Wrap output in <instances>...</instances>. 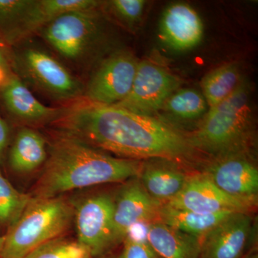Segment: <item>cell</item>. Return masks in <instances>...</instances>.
Here are the masks:
<instances>
[{"mask_svg":"<svg viewBox=\"0 0 258 258\" xmlns=\"http://www.w3.org/2000/svg\"><path fill=\"white\" fill-rule=\"evenodd\" d=\"M15 76L13 47L0 36V91Z\"/></svg>","mask_w":258,"mask_h":258,"instance_id":"28","label":"cell"},{"mask_svg":"<svg viewBox=\"0 0 258 258\" xmlns=\"http://www.w3.org/2000/svg\"><path fill=\"white\" fill-rule=\"evenodd\" d=\"M31 199V195L18 191L0 170V225L14 224Z\"/></svg>","mask_w":258,"mask_h":258,"instance_id":"23","label":"cell"},{"mask_svg":"<svg viewBox=\"0 0 258 258\" xmlns=\"http://www.w3.org/2000/svg\"><path fill=\"white\" fill-rule=\"evenodd\" d=\"M74 219V205L62 197L31 196L26 208L5 235L0 258H24L47 241L62 236Z\"/></svg>","mask_w":258,"mask_h":258,"instance_id":"5","label":"cell"},{"mask_svg":"<svg viewBox=\"0 0 258 258\" xmlns=\"http://www.w3.org/2000/svg\"><path fill=\"white\" fill-rule=\"evenodd\" d=\"M15 74L30 90L69 104L83 98L84 83L46 46L31 38L13 46Z\"/></svg>","mask_w":258,"mask_h":258,"instance_id":"4","label":"cell"},{"mask_svg":"<svg viewBox=\"0 0 258 258\" xmlns=\"http://www.w3.org/2000/svg\"><path fill=\"white\" fill-rule=\"evenodd\" d=\"M235 212L204 214L171 208L162 204L159 210V221L189 235L202 238L224 219Z\"/></svg>","mask_w":258,"mask_h":258,"instance_id":"20","label":"cell"},{"mask_svg":"<svg viewBox=\"0 0 258 258\" xmlns=\"http://www.w3.org/2000/svg\"><path fill=\"white\" fill-rule=\"evenodd\" d=\"M10 129L6 120L0 116V164L4 160L5 153L9 146Z\"/></svg>","mask_w":258,"mask_h":258,"instance_id":"29","label":"cell"},{"mask_svg":"<svg viewBox=\"0 0 258 258\" xmlns=\"http://www.w3.org/2000/svg\"><path fill=\"white\" fill-rule=\"evenodd\" d=\"M164 205L172 208L204 214L249 213L256 205L227 195L214 184L206 174L188 176L183 189Z\"/></svg>","mask_w":258,"mask_h":258,"instance_id":"10","label":"cell"},{"mask_svg":"<svg viewBox=\"0 0 258 258\" xmlns=\"http://www.w3.org/2000/svg\"><path fill=\"white\" fill-rule=\"evenodd\" d=\"M142 166L140 161L113 157L55 131L43 170L30 195L55 198L73 190L128 181L138 177Z\"/></svg>","mask_w":258,"mask_h":258,"instance_id":"2","label":"cell"},{"mask_svg":"<svg viewBox=\"0 0 258 258\" xmlns=\"http://www.w3.org/2000/svg\"><path fill=\"white\" fill-rule=\"evenodd\" d=\"M101 5L64 13L37 34L69 69L83 71L96 64L104 39Z\"/></svg>","mask_w":258,"mask_h":258,"instance_id":"3","label":"cell"},{"mask_svg":"<svg viewBox=\"0 0 258 258\" xmlns=\"http://www.w3.org/2000/svg\"><path fill=\"white\" fill-rule=\"evenodd\" d=\"M203 21L195 10L185 3L169 5L163 13L159 23L161 41L175 51L193 48L201 42Z\"/></svg>","mask_w":258,"mask_h":258,"instance_id":"15","label":"cell"},{"mask_svg":"<svg viewBox=\"0 0 258 258\" xmlns=\"http://www.w3.org/2000/svg\"><path fill=\"white\" fill-rule=\"evenodd\" d=\"M30 2V0H0V36L8 43Z\"/></svg>","mask_w":258,"mask_h":258,"instance_id":"26","label":"cell"},{"mask_svg":"<svg viewBox=\"0 0 258 258\" xmlns=\"http://www.w3.org/2000/svg\"><path fill=\"white\" fill-rule=\"evenodd\" d=\"M101 5V2L95 0H30L8 43L13 47L31 38L52 20L68 12L96 8Z\"/></svg>","mask_w":258,"mask_h":258,"instance_id":"16","label":"cell"},{"mask_svg":"<svg viewBox=\"0 0 258 258\" xmlns=\"http://www.w3.org/2000/svg\"><path fill=\"white\" fill-rule=\"evenodd\" d=\"M243 81L237 64H224L210 71L201 83L203 95L209 108L217 106L228 98Z\"/></svg>","mask_w":258,"mask_h":258,"instance_id":"21","label":"cell"},{"mask_svg":"<svg viewBox=\"0 0 258 258\" xmlns=\"http://www.w3.org/2000/svg\"><path fill=\"white\" fill-rule=\"evenodd\" d=\"M243 258H257V254L254 253H250L247 254V255H246L245 257Z\"/></svg>","mask_w":258,"mask_h":258,"instance_id":"31","label":"cell"},{"mask_svg":"<svg viewBox=\"0 0 258 258\" xmlns=\"http://www.w3.org/2000/svg\"><path fill=\"white\" fill-rule=\"evenodd\" d=\"M50 125L103 152L134 160H176L186 157L191 148L179 131L152 115L83 98L64 105L62 114Z\"/></svg>","mask_w":258,"mask_h":258,"instance_id":"1","label":"cell"},{"mask_svg":"<svg viewBox=\"0 0 258 258\" xmlns=\"http://www.w3.org/2000/svg\"><path fill=\"white\" fill-rule=\"evenodd\" d=\"M114 200L113 240L114 246L123 242L133 226L158 217L161 204L153 199L138 177L128 180Z\"/></svg>","mask_w":258,"mask_h":258,"instance_id":"11","label":"cell"},{"mask_svg":"<svg viewBox=\"0 0 258 258\" xmlns=\"http://www.w3.org/2000/svg\"><path fill=\"white\" fill-rule=\"evenodd\" d=\"M139 176L147 193L161 205L180 192L189 176L176 166L164 161L142 165Z\"/></svg>","mask_w":258,"mask_h":258,"instance_id":"19","label":"cell"},{"mask_svg":"<svg viewBox=\"0 0 258 258\" xmlns=\"http://www.w3.org/2000/svg\"><path fill=\"white\" fill-rule=\"evenodd\" d=\"M249 98V84L243 81L228 98L209 108L203 123L187 138L191 147L220 157L237 152L250 126Z\"/></svg>","mask_w":258,"mask_h":258,"instance_id":"6","label":"cell"},{"mask_svg":"<svg viewBox=\"0 0 258 258\" xmlns=\"http://www.w3.org/2000/svg\"><path fill=\"white\" fill-rule=\"evenodd\" d=\"M145 5L144 0H112L101 3V9L123 26L132 29L140 22Z\"/></svg>","mask_w":258,"mask_h":258,"instance_id":"25","label":"cell"},{"mask_svg":"<svg viewBox=\"0 0 258 258\" xmlns=\"http://www.w3.org/2000/svg\"><path fill=\"white\" fill-rule=\"evenodd\" d=\"M24 258H93L91 251L77 239L63 235L45 242Z\"/></svg>","mask_w":258,"mask_h":258,"instance_id":"24","label":"cell"},{"mask_svg":"<svg viewBox=\"0 0 258 258\" xmlns=\"http://www.w3.org/2000/svg\"><path fill=\"white\" fill-rule=\"evenodd\" d=\"M147 240L161 258H200L201 238L160 221L149 226Z\"/></svg>","mask_w":258,"mask_h":258,"instance_id":"17","label":"cell"},{"mask_svg":"<svg viewBox=\"0 0 258 258\" xmlns=\"http://www.w3.org/2000/svg\"><path fill=\"white\" fill-rule=\"evenodd\" d=\"M0 99L7 113L23 126L51 124L64 110V106H45L34 96L18 76L0 91Z\"/></svg>","mask_w":258,"mask_h":258,"instance_id":"14","label":"cell"},{"mask_svg":"<svg viewBox=\"0 0 258 258\" xmlns=\"http://www.w3.org/2000/svg\"><path fill=\"white\" fill-rule=\"evenodd\" d=\"M98 258H111V257H108V256L103 255V256H102V257H98Z\"/></svg>","mask_w":258,"mask_h":258,"instance_id":"32","label":"cell"},{"mask_svg":"<svg viewBox=\"0 0 258 258\" xmlns=\"http://www.w3.org/2000/svg\"><path fill=\"white\" fill-rule=\"evenodd\" d=\"M121 252L116 258H161L147 241L125 237Z\"/></svg>","mask_w":258,"mask_h":258,"instance_id":"27","label":"cell"},{"mask_svg":"<svg viewBox=\"0 0 258 258\" xmlns=\"http://www.w3.org/2000/svg\"><path fill=\"white\" fill-rule=\"evenodd\" d=\"M5 242V236H0V254L3 250V245Z\"/></svg>","mask_w":258,"mask_h":258,"instance_id":"30","label":"cell"},{"mask_svg":"<svg viewBox=\"0 0 258 258\" xmlns=\"http://www.w3.org/2000/svg\"><path fill=\"white\" fill-rule=\"evenodd\" d=\"M47 158L45 137L31 127L19 128L8 155L11 169L18 174H29L45 164Z\"/></svg>","mask_w":258,"mask_h":258,"instance_id":"18","label":"cell"},{"mask_svg":"<svg viewBox=\"0 0 258 258\" xmlns=\"http://www.w3.org/2000/svg\"><path fill=\"white\" fill-rule=\"evenodd\" d=\"M181 84V80L164 66L152 61H139L130 92L114 106L139 114L152 115L161 109Z\"/></svg>","mask_w":258,"mask_h":258,"instance_id":"8","label":"cell"},{"mask_svg":"<svg viewBox=\"0 0 258 258\" xmlns=\"http://www.w3.org/2000/svg\"><path fill=\"white\" fill-rule=\"evenodd\" d=\"M203 95L192 88L178 89L166 99L161 110L179 120H193L208 111Z\"/></svg>","mask_w":258,"mask_h":258,"instance_id":"22","label":"cell"},{"mask_svg":"<svg viewBox=\"0 0 258 258\" xmlns=\"http://www.w3.org/2000/svg\"><path fill=\"white\" fill-rule=\"evenodd\" d=\"M139 62L130 50L111 51L93 66L83 98L104 106L120 103L130 92Z\"/></svg>","mask_w":258,"mask_h":258,"instance_id":"7","label":"cell"},{"mask_svg":"<svg viewBox=\"0 0 258 258\" xmlns=\"http://www.w3.org/2000/svg\"><path fill=\"white\" fill-rule=\"evenodd\" d=\"M251 232L249 213L231 214L202 237L200 258H242Z\"/></svg>","mask_w":258,"mask_h":258,"instance_id":"13","label":"cell"},{"mask_svg":"<svg viewBox=\"0 0 258 258\" xmlns=\"http://www.w3.org/2000/svg\"><path fill=\"white\" fill-rule=\"evenodd\" d=\"M114 200L108 195H96L74 205L77 240L86 246L93 258L106 255L114 246L113 215Z\"/></svg>","mask_w":258,"mask_h":258,"instance_id":"9","label":"cell"},{"mask_svg":"<svg viewBox=\"0 0 258 258\" xmlns=\"http://www.w3.org/2000/svg\"><path fill=\"white\" fill-rule=\"evenodd\" d=\"M206 174L227 195L257 205V167L238 152L222 156L208 168Z\"/></svg>","mask_w":258,"mask_h":258,"instance_id":"12","label":"cell"}]
</instances>
